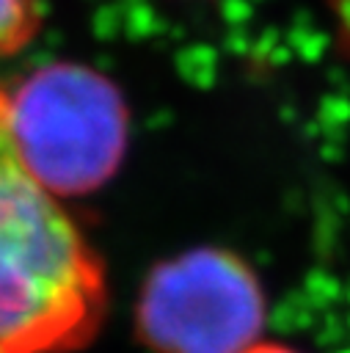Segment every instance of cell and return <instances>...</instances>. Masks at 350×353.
Segmentation results:
<instances>
[{"label":"cell","instance_id":"6da1fadb","mask_svg":"<svg viewBox=\"0 0 350 353\" xmlns=\"http://www.w3.org/2000/svg\"><path fill=\"white\" fill-rule=\"evenodd\" d=\"M105 268L14 152L0 88V353H72L105 317Z\"/></svg>","mask_w":350,"mask_h":353},{"label":"cell","instance_id":"7a4b0ae2","mask_svg":"<svg viewBox=\"0 0 350 353\" xmlns=\"http://www.w3.org/2000/svg\"><path fill=\"white\" fill-rule=\"evenodd\" d=\"M6 127L28 174L52 196L69 199L116 176L130 113L107 74L88 63L52 61L6 91Z\"/></svg>","mask_w":350,"mask_h":353},{"label":"cell","instance_id":"3957f363","mask_svg":"<svg viewBox=\"0 0 350 353\" xmlns=\"http://www.w3.org/2000/svg\"><path fill=\"white\" fill-rule=\"evenodd\" d=\"M265 320L259 279L215 245L154 265L135 306V331L152 353H243L259 342Z\"/></svg>","mask_w":350,"mask_h":353},{"label":"cell","instance_id":"277c9868","mask_svg":"<svg viewBox=\"0 0 350 353\" xmlns=\"http://www.w3.org/2000/svg\"><path fill=\"white\" fill-rule=\"evenodd\" d=\"M41 28V0H0V58L30 44Z\"/></svg>","mask_w":350,"mask_h":353},{"label":"cell","instance_id":"5b68a950","mask_svg":"<svg viewBox=\"0 0 350 353\" xmlns=\"http://www.w3.org/2000/svg\"><path fill=\"white\" fill-rule=\"evenodd\" d=\"M328 11L333 19L339 47L344 52H350V0H328Z\"/></svg>","mask_w":350,"mask_h":353},{"label":"cell","instance_id":"8992f818","mask_svg":"<svg viewBox=\"0 0 350 353\" xmlns=\"http://www.w3.org/2000/svg\"><path fill=\"white\" fill-rule=\"evenodd\" d=\"M243 353H298V350H292L287 345H276V342H256V345L245 347Z\"/></svg>","mask_w":350,"mask_h":353}]
</instances>
